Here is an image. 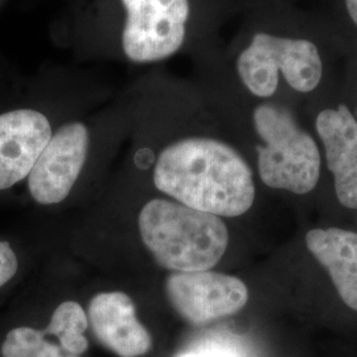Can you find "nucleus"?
Returning <instances> with one entry per match:
<instances>
[{
  "label": "nucleus",
  "instance_id": "nucleus-6",
  "mask_svg": "<svg viewBox=\"0 0 357 357\" xmlns=\"http://www.w3.org/2000/svg\"><path fill=\"white\" fill-rule=\"evenodd\" d=\"M166 291L178 315L193 324L233 315L249 298L241 280L209 270L176 271L168 277Z\"/></svg>",
  "mask_w": 357,
  "mask_h": 357
},
{
  "label": "nucleus",
  "instance_id": "nucleus-17",
  "mask_svg": "<svg viewBox=\"0 0 357 357\" xmlns=\"http://www.w3.org/2000/svg\"><path fill=\"white\" fill-rule=\"evenodd\" d=\"M347 13L349 15L351 20L357 26V0H344Z\"/></svg>",
  "mask_w": 357,
  "mask_h": 357
},
{
  "label": "nucleus",
  "instance_id": "nucleus-1",
  "mask_svg": "<svg viewBox=\"0 0 357 357\" xmlns=\"http://www.w3.org/2000/svg\"><path fill=\"white\" fill-rule=\"evenodd\" d=\"M158 190L215 216H241L255 202V181L243 156L222 142L190 138L165 149L155 166Z\"/></svg>",
  "mask_w": 357,
  "mask_h": 357
},
{
  "label": "nucleus",
  "instance_id": "nucleus-15",
  "mask_svg": "<svg viewBox=\"0 0 357 357\" xmlns=\"http://www.w3.org/2000/svg\"><path fill=\"white\" fill-rule=\"evenodd\" d=\"M176 357H240L234 351L222 347H202L197 349H191L187 352H181Z\"/></svg>",
  "mask_w": 357,
  "mask_h": 357
},
{
  "label": "nucleus",
  "instance_id": "nucleus-4",
  "mask_svg": "<svg viewBox=\"0 0 357 357\" xmlns=\"http://www.w3.org/2000/svg\"><path fill=\"white\" fill-rule=\"evenodd\" d=\"M237 72L243 85L257 97H271L278 89L280 75L294 90L310 93L319 86L323 60L318 47L310 40L258 32L240 54Z\"/></svg>",
  "mask_w": 357,
  "mask_h": 357
},
{
  "label": "nucleus",
  "instance_id": "nucleus-16",
  "mask_svg": "<svg viewBox=\"0 0 357 357\" xmlns=\"http://www.w3.org/2000/svg\"><path fill=\"white\" fill-rule=\"evenodd\" d=\"M153 153L149 149H143L135 156V163L139 168H149L153 165Z\"/></svg>",
  "mask_w": 357,
  "mask_h": 357
},
{
  "label": "nucleus",
  "instance_id": "nucleus-10",
  "mask_svg": "<svg viewBox=\"0 0 357 357\" xmlns=\"http://www.w3.org/2000/svg\"><path fill=\"white\" fill-rule=\"evenodd\" d=\"M91 330L107 349L121 357L146 355L151 336L135 317V307L126 294L113 291L96 295L88 311Z\"/></svg>",
  "mask_w": 357,
  "mask_h": 357
},
{
  "label": "nucleus",
  "instance_id": "nucleus-9",
  "mask_svg": "<svg viewBox=\"0 0 357 357\" xmlns=\"http://www.w3.org/2000/svg\"><path fill=\"white\" fill-rule=\"evenodd\" d=\"M317 131L340 204L357 209L356 118L345 105L326 109L317 118Z\"/></svg>",
  "mask_w": 357,
  "mask_h": 357
},
{
  "label": "nucleus",
  "instance_id": "nucleus-3",
  "mask_svg": "<svg viewBox=\"0 0 357 357\" xmlns=\"http://www.w3.org/2000/svg\"><path fill=\"white\" fill-rule=\"evenodd\" d=\"M255 126L264 146L257 147L262 181L275 190L298 195L312 191L320 178L321 158L317 142L301 128L291 113L265 103L255 110Z\"/></svg>",
  "mask_w": 357,
  "mask_h": 357
},
{
  "label": "nucleus",
  "instance_id": "nucleus-5",
  "mask_svg": "<svg viewBox=\"0 0 357 357\" xmlns=\"http://www.w3.org/2000/svg\"><path fill=\"white\" fill-rule=\"evenodd\" d=\"M128 20L122 45L130 60L158 61L180 50L190 16L188 0H122Z\"/></svg>",
  "mask_w": 357,
  "mask_h": 357
},
{
  "label": "nucleus",
  "instance_id": "nucleus-8",
  "mask_svg": "<svg viewBox=\"0 0 357 357\" xmlns=\"http://www.w3.org/2000/svg\"><path fill=\"white\" fill-rule=\"evenodd\" d=\"M48 118L35 110H13L0 115V190L29 175L51 139Z\"/></svg>",
  "mask_w": 357,
  "mask_h": 357
},
{
  "label": "nucleus",
  "instance_id": "nucleus-7",
  "mask_svg": "<svg viewBox=\"0 0 357 357\" xmlns=\"http://www.w3.org/2000/svg\"><path fill=\"white\" fill-rule=\"evenodd\" d=\"M89 150V132L82 123H68L52 135L29 172L28 187L40 204H57L72 191Z\"/></svg>",
  "mask_w": 357,
  "mask_h": 357
},
{
  "label": "nucleus",
  "instance_id": "nucleus-14",
  "mask_svg": "<svg viewBox=\"0 0 357 357\" xmlns=\"http://www.w3.org/2000/svg\"><path fill=\"white\" fill-rule=\"evenodd\" d=\"M17 271V258L8 243L0 241V287L13 278Z\"/></svg>",
  "mask_w": 357,
  "mask_h": 357
},
{
  "label": "nucleus",
  "instance_id": "nucleus-11",
  "mask_svg": "<svg viewBox=\"0 0 357 357\" xmlns=\"http://www.w3.org/2000/svg\"><path fill=\"white\" fill-rule=\"evenodd\" d=\"M308 250L328 270L347 306L357 311V234L339 228L312 229L306 234Z\"/></svg>",
  "mask_w": 357,
  "mask_h": 357
},
{
  "label": "nucleus",
  "instance_id": "nucleus-13",
  "mask_svg": "<svg viewBox=\"0 0 357 357\" xmlns=\"http://www.w3.org/2000/svg\"><path fill=\"white\" fill-rule=\"evenodd\" d=\"M3 357H78L68 354L61 345L53 344L44 332L19 327L8 332L1 345Z\"/></svg>",
  "mask_w": 357,
  "mask_h": 357
},
{
  "label": "nucleus",
  "instance_id": "nucleus-12",
  "mask_svg": "<svg viewBox=\"0 0 357 357\" xmlns=\"http://www.w3.org/2000/svg\"><path fill=\"white\" fill-rule=\"evenodd\" d=\"M88 324L89 320L82 307L76 302H64L54 310L50 326L43 332L47 336H56L63 349L79 357L89 347L84 335Z\"/></svg>",
  "mask_w": 357,
  "mask_h": 357
},
{
  "label": "nucleus",
  "instance_id": "nucleus-2",
  "mask_svg": "<svg viewBox=\"0 0 357 357\" xmlns=\"http://www.w3.org/2000/svg\"><path fill=\"white\" fill-rule=\"evenodd\" d=\"M139 230L156 262L175 271H204L216 266L229 243V233L220 217L160 199L143 206Z\"/></svg>",
  "mask_w": 357,
  "mask_h": 357
}]
</instances>
